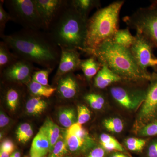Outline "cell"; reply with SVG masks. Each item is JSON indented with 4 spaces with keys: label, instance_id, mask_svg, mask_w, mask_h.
<instances>
[{
    "label": "cell",
    "instance_id": "cell-1",
    "mask_svg": "<svg viewBox=\"0 0 157 157\" xmlns=\"http://www.w3.org/2000/svg\"><path fill=\"white\" fill-rule=\"evenodd\" d=\"M1 38L19 59L53 70L59 65L61 50L47 31L23 29Z\"/></svg>",
    "mask_w": 157,
    "mask_h": 157
},
{
    "label": "cell",
    "instance_id": "cell-2",
    "mask_svg": "<svg viewBox=\"0 0 157 157\" xmlns=\"http://www.w3.org/2000/svg\"><path fill=\"white\" fill-rule=\"evenodd\" d=\"M87 20L67 0L47 31L59 47L83 51L87 35Z\"/></svg>",
    "mask_w": 157,
    "mask_h": 157
},
{
    "label": "cell",
    "instance_id": "cell-3",
    "mask_svg": "<svg viewBox=\"0 0 157 157\" xmlns=\"http://www.w3.org/2000/svg\"><path fill=\"white\" fill-rule=\"evenodd\" d=\"M84 53L94 56L101 64L107 66L123 79L144 82L149 81L151 78V73H144L138 67L128 48L117 44L112 39Z\"/></svg>",
    "mask_w": 157,
    "mask_h": 157
},
{
    "label": "cell",
    "instance_id": "cell-4",
    "mask_svg": "<svg viewBox=\"0 0 157 157\" xmlns=\"http://www.w3.org/2000/svg\"><path fill=\"white\" fill-rule=\"evenodd\" d=\"M125 1H115L98 9L87 22L85 51L95 49L107 40L112 39L118 30L120 13Z\"/></svg>",
    "mask_w": 157,
    "mask_h": 157
},
{
    "label": "cell",
    "instance_id": "cell-5",
    "mask_svg": "<svg viewBox=\"0 0 157 157\" xmlns=\"http://www.w3.org/2000/svg\"><path fill=\"white\" fill-rule=\"evenodd\" d=\"M128 28L136 31L157 48V0L152 1L149 6L137 9L131 15L123 18Z\"/></svg>",
    "mask_w": 157,
    "mask_h": 157
},
{
    "label": "cell",
    "instance_id": "cell-6",
    "mask_svg": "<svg viewBox=\"0 0 157 157\" xmlns=\"http://www.w3.org/2000/svg\"><path fill=\"white\" fill-rule=\"evenodd\" d=\"M11 21L25 29L46 31L34 0H5Z\"/></svg>",
    "mask_w": 157,
    "mask_h": 157
},
{
    "label": "cell",
    "instance_id": "cell-7",
    "mask_svg": "<svg viewBox=\"0 0 157 157\" xmlns=\"http://www.w3.org/2000/svg\"><path fill=\"white\" fill-rule=\"evenodd\" d=\"M123 80V79H122ZM122 80L109 86V95L118 104L126 109H135L142 102L146 95L147 87L141 89L128 86L130 80Z\"/></svg>",
    "mask_w": 157,
    "mask_h": 157
},
{
    "label": "cell",
    "instance_id": "cell-8",
    "mask_svg": "<svg viewBox=\"0 0 157 157\" xmlns=\"http://www.w3.org/2000/svg\"><path fill=\"white\" fill-rule=\"evenodd\" d=\"M135 42L129 48L138 67L144 73H148V68L157 72V57L153 52L154 48L145 38L136 33Z\"/></svg>",
    "mask_w": 157,
    "mask_h": 157
},
{
    "label": "cell",
    "instance_id": "cell-9",
    "mask_svg": "<svg viewBox=\"0 0 157 157\" xmlns=\"http://www.w3.org/2000/svg\"><path fill=\"white\" fill-rule=\"evenodd\" d=\"M64 137L69 152L84 153L92 148L94 141L82 125L76 122L67 129Z\"/></svg>",
    "mask_w": 157,
    "mask_h": 157
},
{
    "label": "cell",
    "instance_id": "cell-10",
    "mask_svg": "<svg viewBox=\"0 0 157 157\" xmlns=\"http://www.w3.org/2000/svg\"><path fill=\"white\" fill-rule=\"evenodd\" d=\"M36 68L31 62L19 59L17 61L1 72L5 80L9 82L26 85L32 80Z\"/></svg>",
    "mask_w": 157,
    "mask_h": 157
},
{
    "label": "cell",
    "instance_id": "cell-11",
    "mask_svg": "<svg viewBox=\"0 0 157 157\" xmlns=\"http://www.w3.org/2000/svg\"><path fill=\"white\" fill-rule=\"evenodd\" d=\"M149 82L139 116L144 123L157 120V72L151 73Z\"/></svg>",
    "mask_w": 157,
    "mask_h": 157
},
{
    "label": "cell",
    "instance_id": "cell-12",
    "mask_svg": "<svg viewBox=\"0 0 157 157\" xmlns=\"http://www.w3.org/2000/svg\"><path fill=\"white\" fill-rule=\"evenodd\" d=\"M61 50L60 59L56 73V80L57 82L62 76L70 73H74L80 70L81 59L78 50L60 47Z\"/></svg>",
    "mask_w": 157,
    "mask_h": 157
},
{
    "label": "cell",
    "instance_id": "cell-13",
    "mask_svg": "<svg viewBox=\"0 0 157 157\" xmlns=\"http://www.w3.org/2000/svg\"><path fill=\"white\" fill-rule=\"evenodd\" d=\"M67 1V0H34L46 31Z\"/></svg>",
    "mask_w": 157,
    "mask_h": 157
},
{
    "label": "cell",
    "instance_id": "cell-14",
    "mask_svg": "<svg viewBox=\"0 0 157 157\" xmlns=\"http://www.w3.org/2000/svg\"><path fill=\"white\" fill-rule=\"evenodd\" d=\"M56 88L59 96L67 100L76 98L81 90L79 79L74 73H68L59 78Z\"/></svg>",
    "mask_w": 157,
    "mask_h": 157
},
{
    "label": "cell",
    "instance_id": "cell-15",
    "mask_svg": "<svg viewBox=\"0 0 157 157\" xmlns=\"http://www.w3.org/2000/svg\"><path fill=\"white\" fill-rule=\"evenodd\" d=\"M122 79L107 66L102 65L101 70L93 78V85L97 89L104 90Z\"/></svg>",
    "mask_w": 157,
    "mask_h": 157
},
{
    "label": "cell",
    "instance_id": "cell-16",
    "mask_svg": "<svg viewBox=\"0 0 157 157\" xmlns=\"http://www.w3.org/2000/svg\"><path fill=\"white\" fill-rule=\"evenodd\" d=\"M50 144L47 137L41 130L34 137L30 151L31 157H44L49 152Z\"/></svg>",
    "mask_w": 157,
    "mask_h": 157
},
{
    "label": "cell",
    "instance_id": "cell-17",
    "mask_svg": "<svg viewBox=\"0 0 157 157\" xmlns=\"http://www.w3.org/2000/svg\"><path fill=\"white\" fill-rule=\"evenodd\" d=\"M102 67V65L96 58L90 56L88 58L81 60L80 69L83 72L86 80L90 82L101 70Z\"/></svg>",
    "mask_w": 157,
    "mask_h": 157
},
{
    "label": "cell",
    "instance_id": "cell-18",
    "mask_svg": "<svg viewBox=\"0 0 157 157\" xmlns=\"http://www.w3.org/2000/svg\"><path fill=\"white\" fill-rule=\"evenodd\" d=\"M40 130L44 133L49 140L50 144L49 153L60 136V128L51 119L47 118Z\"/></svg>",
    "mask_w": 157,
    "mask_h": 157
},
{
    "label": "cell",
    "instance_id": "cell-19",
    "mask_svg": "<svg viewBox=\"0 0 157 157\" xmlns=\"http://www.w3.org/2000/svg\"><path fill=\"white\" fill-rule=\"evenodd\" d=\"M26 86L31 95L43 98H50L57 90L56 87L45 86L32 79Z\"/></svg>",
    "mask_w": 157,
    "mask_h": 157
},
{
    "label": "cell",
    "instance_id": "cell-20",
    "mask_svg": "<svg viewBox=\"0 0 157 157\" xmlns=\"http://www.w3.org/2000/svg\"><path fill=\"white\" fill-rule=\"evenodd\" d=\"M72 2L79 14L87 20L93 9H99L101 7V2L99 0H72Z\"/></svg>",
    "mask_w": 157,
    "mask_h": 157
},
{
    "label": "cell",
    "instance_id": "cell-21",
    "mask_svg": "<svg viewBox=\"0 0 157 157\" xmlns=\"http://www.w3.org/2000/svg\"><path fill=\"white\" fill-rule=\"evenodd\" d=\"M31 96L32 97L29 98L25 104L27 113L32 116L42 114L48 105L47 102L44 100L45 98Z\"/></svg>",
    "mask_w": 157,
    "mask_h": 157
},
{
    "label": "cell",
    "instance_id": "cell-22",
    "mask_svg": "<svg viewBox=\"0 0 157 157\" xmlns=\"http://www.w3.org/2000/svg\"><path fill=\"white\" fill-rule=\"evenodd\" d=\"M9 46L2 40L0 42V71L8 68L17 61L19 59L10 51Z\"/></svg>",
    "mask_w": 157,
    "mask_h": 157
},
{
    "label": "cell",
    "instance_id": "cell-23",
    "mask_svg": "<svg viewBox=\"0 0 157 157\" xmlns=\"http://www.w3.org/2000/svg\"><path fill=\"white\" fill-rule=\"evenodd\" d=\"M135 36L131 34L128 28L118 30L112 40L117 44L129 49L135 42Z\"/></svg>",
    "mask_w": 157,
    "mask_h": 157
},
{
    "label": "cell",
    "instance_id": "cell-24",
    "mask_svg": "<svg viewBox=\"0 0 157 157\" xmlns=\"http://www.w3.org/2000/svg\"><path fill=\"white\" fill-rule=\"evenodd\" d=\"M20 98L21 93L16 87L10 86L5 90V98L6 104L11 111H14L17 108Z\"/></svg>",
    "mask_w": 157,
    "mask_h": 157
},
{
    "label": "cell",
    "instance_id": "cell-25",
    "mask_svg": "<svg viewBox=\"0 0 157 157\" xmlns=\"http://www.w3.org/2000/svg\"><path fill=\"white\" fill-rule=\"evenodd\" d=\"M58 119L60 124L67 128L77 122L76 113L73 108H66L60 111Z\"/></svg>",
    "mask_w": 157,
    "mask_h": 157
},
{
    "label": "cell",
    "instance_id": "cell-26",
    "mask_svg": "<svg viewBox=\"0 0 157 157\" xmlns=\"http://www.w3.org/2000/svg\"><path fill=\"white\" fill-rule=\"evenodd\" d=\"M69 151L64 137L60 135L54 146L52 151L49 153L48 157H63Z\"/></svg>",
    "mask_w": 157,
    "mask_h": 157
},
{
    "label": "cell",
    "instance_id": "cell-27",
    "mask_svg": "<svg viewBox=\"0 0 157 157\" xmlns=\"http://www.w3.org/2000/svg\"><path fill=\"white\" fill-rule=\"evenodd\" d=\"M51 68H43L35 71L32 76V80L45 86H51L48 84V76L53 70Z\"/></svg>",
    "mask_w": 157,
    "mask_h": 157
},
{
    "label": "cell",
    "instance_id": "cell-28",
    "mask_svg": "<svg viewBox=\"0 0 157 157\" xmlns=\"http://www.w3.org/2000/svg\"><path fill=\"white\" fill-rule=\"evenodd\" d=\"M103 124L107 131L113 133H121L124 128L123 123L118 118H111L104 120Z\"/></svg>",
    "mask_w": 157,
    "mask_h": 157
},
{
    "label": "cell",
    "instance_id": "cell-29",
    "mask_svg": "<svg viewBox=\"0 0 157 157\" xmlns=\"http://www.w3.org/2000/svg\"><path fill=\"white\" fill-rule=\"evenodd\" d=\"M4 4L5 0L0 1V37L5 35L4 32L7 23L11 21L10 14L4 9Z\"/></svg>",
    "mask_w": 157,
    "mask_h": 157
},
{
    "label": "cell",
    "instance_id": "cell-30",
    "mask_svg": "<svg viewBox=\"0 0 157 157\" xmlns=\"http://www.w3.org/2000/svg\"><path fill=\"white\" fill-rule=\"evenodd\" d=\"M91 117V112L90 109L84 105L77 106V123L82 125L86 123Z\"/></svg>",
    "mask_w": 157,
    "mask_h": 157
},
{
    "label": "cell",
    "instance_id": "cell-31",
    "mask_svg": "<svg viewBox=\"0 0 157 157\" xmlns=\"http://www.w3.org/2000/svg\"><path fill=\"white\" fill-rule=\"evenodd\" d=\"M139 134L144 137L157 136V120L149 123L144 126L140 129Z\"/></svg>",
    "mask_w": 157,
    "mask_h": 157
},
{
    "label": "cell",
    "instance_id": "cell-32",
    "mask_svg": "<svg viewBox=\"0 0 157 157\" xmlns=\"http://www.w3.org/2000/svg\"><path fill=\"white\" fill-rule=\"evenodd\" d=\"M101 144L102 145V147L105 150L109 151H116L119 152L125 151L123 147L122 146L121 144L117 140L109 143H103Z\"/></svg>",
    "mask_w": 157,
    "mask_h": 157
},
{
    "label": "cell",
    "instance_id": "cell-33",
    "mask_svg": "<svg viewBox=\"0 0 157 157\" xmlns=\"http://www.w3.org/2000/svg\"><path fill=\"white\" fill-rule=\"evenodd\" d=\"M83 98L89 104L90 107L94 109H101L104 107L103 105L99 104L94 98L91 93L90 92L85 94L83 96Z\"/></svg>",
    "mask_w": 157,
    "mask_h": 157
},
{
    "label": "cell",
    "instance_id": "cell-34",
    "mask_svg": "<svg viewBox=\"0 0 157 157\" xmlns=\"http://www.w3.org/2000/svg\"><path fill=\"white\" fill-rule=\"evenodd\" d=\"M15 149V145L12 140L7 139L3 140L1 144V150L9 153L10 155L12 154Z\"/></svg>",
    "mask_w": 157,
    "mask_h": 157
},
{
    "label": "cell",
    "instance_id": "cell-35",
    "mask_svg": "<svg viewBox=\"0 0 157 157\" xmlns=\"http://www.w3.org/2000/svg\"><path fill=\"white\" fill-rule=\"evenodd\" d=\"M31 128H32V127L30 124L28 123L21 124L18 127L16 131V135L18 141H19L21 137Z\"/></svg>",
    "mask_w": 157,
    "mask_h": 157
},
{
    "label": "cell",
    "instance_id": "cell-36",
    "mask_svg": "<svg viewBox=\"0 0 157 157\" xmlns=\"http://www.w3.org/2000/svg\"><path fill=\"white\" fill-rule=\"evenodd\" d=\"M105 155V150L99 147L92 150L86 157H104Z\"/></svg>",
    "mask_w": 157,
    "mask_h": 157
},
{
    "label": "cell",
    "instance_id": "cell-37",
    "mask_svg": "<svg viewBox=\"0 0 157 157\" xmlns=\"http://www.w3.org/2000/svg\"><path fill=\"white\" fill-rule=\"evenodd\" d=\"M147 157H157V139L152 141L147 151Z\"/></svg>",
    "mask_w": 157,
    "mask_h": 157
},
{
    "label": "cell",
    "instance_id": "cell-38",
    "mask_svg": "<svg viewBox=\"0 0 157 157\" xmlns=\"http://www.w3.org/2000/svg\"><path fill=\"white\" fill-rule=\"evenodd\" d=\"M146 140L144 139L135 138V137H130L127 139L125 141L126 145H135V144H144L145 145Z\"/></svg>",
    "mask_w": 157,
    "mask_h": 157
},
{
    "label": "cell",
    "instance_id": "cell-39",
    "mask_svg": "<svg viewBox=\"0 0 157 157\" xmlns=\"http://www.w3.org/2000/svg\"><path fill=\"white\" fill-rule=\"evenodd\" d=\"M10 122L9 118L6 114L1 112L0 114V127L1 128L8 125Z\"/></svg>",
    "mask_w": 157,
    "mask_h": 157
},
{
    "label": "cell",
    "instance_id": "cell-40",
    "mask_svg": "<svg viewBox=\"0 0 157 157\" xmlns=\"http://www.w3.org/2000/svg\"><path fill=\"white\" fill-rule=\"evenodd\" d=\"M33 134V129L31 128L25 133V135L21 137V139L19 141L22 143H25L32 137Z\"/></svg>",
    "mask_w": 157,
    "mask_h": 157
},
{
    "label": "cell",
    "instance_id": "cell-41",
    "mask_svg": "<svg viewBox=\"0 0 157 157\" xmlns=\"http://www.w3.org/2000/svg\"><path fill=\"white\" fill-rule=\"evenodd\" d=\"M145 145L144 144H135V145H126L127 148L129 150L133 151H140L143 149Z\"/></svg>",
    "mask_w": 157,
    "mask_h": 157
},
{
    "label": "cell",
    "instance_id": "cell-42",
    "mask_svg": "<svg viewBox=\"0 0 157 157\" xmlns=\"http://www.w3.org/2000/svg\"><path fill=\"white\" fill-rule=\"evenodd\" d=\"M110 157H130L121 152H116L111 155Z\"/></svg>",
    "mask_w": 157,
    "mask_h": 157
},
{
    "label": "cell",
    "instance_id": "cell-43",
    "mask_svg": "<svg viewBox=\"0 0 157 157\" xmlns=\"http://www.w3.org/2000/svg\"><path fill=\"white\" fill-rule=\"evenodd\" d=\"M10 154L7 152L0 150V157H10Z\"/></svg>",
    "mask_w": 157,
    "mask_h": 157
},
{
    "label": "cell",
    "instance_id": "cell-44",
    "mask_svg": "<svg viewBox=\"0 0 157 157\" xmlns=\"http://www.w3.org/2000/svg\"><path fill=\"white\" fill-rule=\"evenodd\" d=\"M10 157H21V154L19 152L15 151L11 155Z\"/></svg>",
    "mask_w": 157,
    "mask_h": 157
},
{
    "label": "cell",
    "instance_id": "cell-45",
    "mask_svg": "<svg viewBox=\"0 0 157 157\" xmlns=\"http://www.w3.org/2000/svg\"><path fill=\"white\" fill-rule=\"evenodd\" d=\"M70 157V156H64V157Z\"/></svg>",
    "mask_w": 157,
    "mask_h": 157
}]
</instances>
